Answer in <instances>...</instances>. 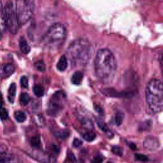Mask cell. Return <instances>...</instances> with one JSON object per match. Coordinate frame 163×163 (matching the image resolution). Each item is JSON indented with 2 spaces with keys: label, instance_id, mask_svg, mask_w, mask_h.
Masks as SVG:
<instances>
[{
  "label": "cell",
  "instance_id": "obj_35",
  "mask_svg": "<svg viewBox=\"0 0 163 163\" xmlns=\"http://www.w3.org/2000/svg\"><path fill=\"white\" fill-rule=\"evenodd\" d=\"M7 148L3 144H0V154H3L7 152Z\"/></svg>",
  "mask_w": 163,
  "mask_h": 163
},
{
  "label": "cell",
  "instance_id": "obj_26",
  "mask_svg": "<svg viewBox=\"0 0 163 163\" xmlns=\"http://www.w3.org/2000/svg\"><path fill=\"white\" fill-rule=\"evenodd\" d=\"M8 118V114L7 110L3 107H0V119L1 120H7Z\"/></svg>",
  "mask_w": 163,
  "mask_h": 163
},
{
  "label": "cell",
  "instance_id": "obj_7",
  "mask_svg": "<svg viewBox=\"0 0 163 163\" xmlns=\"http://www.w3.org/2000/svg\"><path fill=\"white\" fill-rule=\"evenodd\" d=\"M65 93L58 91L55 93L48 104V113L52 116H56L62 110L63 101L65 98Z\"/></svg>",
  "mask_w": 163,
  "mask_h": 163
},
{
  "label": "cell",
  "instance_id": "obj_6",
  "mask_svg": "<svg viewBox=\"0 0 163 163\" xmlns=\"http://www.w3.org/2000/svg\"><path fill=\"white\" fill-rule=\"evenodd\" d=\"M4 17L6 28L11 34H16L18 32L20 24L18 17L12 2L8 1L7 3L4 8Z\"/></svg>",
  "mask_w": 163,
  "mask_h": 163
},
{
  "label": "cell",
  "instance_id": "obj_19",
  "mask_svg": "<svg viewBox=\"0 0 163 163\" xmlns=\"http://www.w3.org/2000/svg\"><path fill=\"white\" fill-rule=\"evenodd\" d=\"M31 145L33 148H38L41 145V139L39 136H33L31 139Z\"/></svg>",
  "mask_w": 163,
  "mask_h": 163
},
{
  "label": "cell",
  "instance_id": "obj_18",
  "mask_svg": "<svg viewBox=\"0 0 163 163\" xmlns=\"http://www.w3.org/2000/svg\"><path fill=\"white\" fill-rule=\"evenodd\" d=\"M14 117H15V120L18 122H20V123L24 122L26 120V113L22 111L15 112L14 113Z\"/></svg>",
  "mask_w": 163,
  "mask_h": 163
},
{
  "label": "cell",
  "instance_id": "obj_38",
  "mask_svg": "<svg viewBox=\"0 0 163 163\" xmlns=\"http://www.w3.org/2000/svg\"><path fill=\"white\" fill-rule=\"evenodd\" d=\"M129 146H130L131 148H133V149H135V148H136V145H135V143H131Z\"/></svg>",
  "mask_w": 163,
  "mask_h": 163
},
{
  "label": "cell",
  "instance_id": "obj_29",
  "mask_svg": "<svg viewBox=\"0 0 163 163\" xmlns=\"http://www.w3.org/2000/svg\"><path fill=\"white\" fill-rule=\"evenodd\" d=\"M20 84H21V86L24 88H28V86H29V81H28V78L26 76H23L20 78Z\"/></svg>",
  "mask_w": 163,
  "mask_h": 163
},
{
  "label": "cell",
  "instance_id": "obj_11",
  "mask_svg": "<svg viewBox=\"0 0 163 163\" xmlns=\"http://www.w3.org/2000/svg\"><path fill=\"white\" fill-rule=\"evenodd\" d=\"M84 78V75L80 71H76L75 72L73 75H72L71 78V83L75 86H79L81 84Z\"/></svg>",
  "mask_w": 163,
  "mask_h": 163
},
{
  "label": "cell",
  "instance_id": "obj_28",
  "mask_svg": "<svg viewBox=\"0 0 163 163\" xmlns=\"http://www.w3.org/2000/svg\"><path fill=\"white\" fill-rule=\"evenodd\" d=\"M112 152H113V154H114L115 155L119 156H122V154H123V151H122L121 148L117 146H113L112 148Z\"/></svg>",
  "mask_w": 163,
  "mask_h": 163
},
{
  "label": "cell",
  "instance_id": "obj_16",
  "mask_svg": "<svg viewBox=\"0 0 163 163\" xmlns=\"http://www.w3.org/2000/svg\"><path fill=\"white\" fill-rule=\"evenodd\" d=\"M6 28L4 17V8L2 2L0 0V30H4Z\"/></svg>",
  "mask_w": 163,
  "mask_h": 163
},
{
  "label": "cell",
  "instance_id": "obj_24",
  "mask_svg": "<svg viewBox=\"0 0 163 163\" xmlns=\"http://www.w3.org/2000/svg\"><path fill=\"white\" fill-rule=\"evenodd\" d=\"M82 126L86 128V129H92L93 128V125H92V122H91V121L90 119H84L82 122Z\"/></svg>",
  "mask_w": 163,
  "mask_h": 163
},
{
  "label": "cell",
  "instance_id": "obj_25",
  "mask_svg": "<svg viewBox=\"0 0 163 163\" xmlns=\"http://www.w3.org/2000/svg\"><path fill=\"white\" fill-rule=\"evenodd\" d=\"M34 66L37 70L41 72H44L45 71V65L42 61H38L34 64Z\"/></svg>",
  "mask_w": 163,
  "mask_h": 163
},
{
  "label": "cell",
  "instance_id": "obj_36",
  "mask_svg": "<svg viewBox=\"0 0 163 163\" xmlns=\"http://www.w3.org/2000/svg\"><path fill=\"white\" fill-rule=\"evenodd\" d=\"M4 104V101H3V98L2 94L0 92V107H3Z\"/></svg>",
  "mask_w": 163,
  "mask_h": 163
},
{
  "label": "cell",
  "instance_id": "obj_4",
  "mask_svg": "<svg viewBox=\"0 0 163 163\" xmlns=\"http://www.w3.org/2000/svg\"><path fill=\"white\" fill-rule=\"evenodd\" d=\"M66 36V29L61 23H55L43 34L42 42L48 48L55 49L63 44Z\"/></svg>",
  "mask_w": 163,
  "mask_h": 163
},
{
  "label": "cell",
  "instance_id": "obj_10",
  "mask_svg": "<svg viewBox=\"0 0 163 163\" xmlns=\"http://www.w3.org/2000/svg\"><path fill=\"white\" fill-rule=\"evenodd\" d=\"M104 95L108 96H112V97H119V96H127L129 95L128 92H122L119 93L116 92L113 89H105V90L103 91Z\"/></svg>",
  "mask_w": 163,
  "mask_h": 163
},
{
  "label": "cell",
  "instance_id": "obj_30",
  "mask_svg": "<svg viewBox=\"0 0 163 163\" xmlns=\"http://www.w3.org/2000/svg\"><path fill=\"white\" fill-rule=\"evenodd\" d=\"M151 126H152V122L150 121H147L145 122L144 123H143L140 127H139V129L142 131H144V129L148 130L151 127Z\"/></svg>",
  "mask_w": 163,
  "mask_h": 163
},
{
  "label": "cell",
  "instance_id": "obj_27",
  "mask_svg": "<svg viewBox=\"0 0 163 163\" xmlns=\"http://www.w3.org/2000/svg\"><path fill=\"white\" fill-rule=\"evenodd\" d=\"M135 159L136 161H141V162H147L148 160V158L146 156L143 155V154H136Z\"/></svg>",
  "mask_w": 163,
  "mask_h": 163
},
{
  "label": "cell",
  "instance_id": "obj_37",
  "mask_svg": "<svg viewBox=\"0 0 163 163\" xmlns=\"http://www.w3.org/2000/svg\"><path fill=\"white\" fill-rule=\"evenodd\" d=\"M6 162V159L3 158V157H0V163H5Z\"/></svg>",
  "mask_w": 163,
  "mask_h": 163
},
{
  "label": "cell",
  "instance_id": "obj_9",
  "mask_svg": "<svg viewBox=\"0 0 163 163\" xmlns=\"http://www.w3.org/2000/svg\"><path fill=\"white\" fill-rule=\"evenodd\" d=\"M15 71V67L12 64H6L0 68V77L5 78L9 77Z\"/></svg>",
  "mask_w": 163,
  "mask_h": 163
},
{
  "label": "cell",
  "instance_id": "obj_2",
  "mask_svg": "<svg viewBox=\"0 0 163 163\" xmlns=\"http://www.w3.org/2000/svg\"><path fill=\"white\" fill-rule=\"evenodd\" d=\"M146 101L148 107L154 113H159L163 107V85L158 79H152L146 88Z\"/></svg>",
  "mask_w": 163,
  "mask_h": 163
},
{
  "label": "cell",
  "instance_id": "obj_20",
  "mask_svg": "<svg viewBox=\"0 0 163 163\" xmlns=\"http://www.w3.org/2000/svg\"><path fill=\"white\" fill-rule=\"evenodd\" d=\"M30 100H31V98L28 93H22V94L20 95V101L22 105L24 106L27 105V104L30 103Z\"/></svg>",
  "mask_w": 163,
  "mask_h": 163
},
{
  "label": "cell",
  "instance_id": "obj_17",
  "mask_svg": "<svg viewBox=\"0 0 163 163\" xmlns=\"http://www.w3.org/2000/svg\"><path fill=\"white\" fill-rule=\"evenodd\" d=\"M69 135V131L68 129H62L57 131L54 133V135L56 137L59 139H66L68 138Z\"/></svg>",
  "mask_w": 163,
  "mask_h": 163
},
{
  "label": "cell",
  "instance_id": "obj_23",
  "mask_svg": "<svg viewBox=\"0 0 163 163\" xmlns=\"http://www.w3.org/2000/svg\"><path fill=\"white\" fill-rule=\"evenodd\" d=\"M96 123L98 124V126L100 129H101L102 131H103L104 132H109V129L108 128L107 125L105 124V122H104L103 121L101 120V119H98L96 120Z\"/></svg>",
  "mask_w": 163,
  "mask_h": 163
},
{
  "label": "cell",
  "instance_id": "obj_32",
  "mask_svg": "<svg viewBox=\"0 0 163 163\" xmlns=\"http://www.w3.org/2000/svg\"><path fill=\"white\" fill-rule=\"evenodd\" d=\"M51 148L52 152H53L54 154H56L59 153V151H60V148L58 147L57 145H55V144H52L51 146Z\"/></svg>",
  "mask_w": 163,
  "mask_h": 163
},
{
  "label": "cell",
  "instance_id": "obj_34",
  "mask_svg": "<svg viewBox=\"0 0 163 163\" xmlns=\"http://www.w3.org/2000/svg\"><path fill=\"white\" fill-rule=\"evenodd\" d=\"M68 159L71 162H73L76 161V158H75L74 154L73 153H71V154H69L68 157Z\"/></svg>",
  "mask_w": 163,
  "mask_h": 163
},
{
  "label": "cell",
  "instance_id": "obj_21",
  "mask_svg": "<svg viewBox=\"0 0 163 163\" xmlns=\"http://www.w3.org/2000/svg\"><path fill=\"white\" fill-rule=\"evenodd\" d=\"M82 137L87 141H92L93 140H94L96 137V136L95 133L89 131L84 134Z\"/></svg>",
  "mask_w": 163,
  "mask_h": 163
},
{
  "label": "cell",
  "instance_id": "obj_33",
  "mask_svg": "<svg viewBox=\"0 0 163 163\" xmlns=\"http://www.w3.org/2000/svg\"><path fill=\"white\" fill-rule=\"evenodd\" d=\"M102 162H103V158H102V157L100 156H96L91 161V163H102Z\"/></svg>",
  "mask_w": 163,
  "mask_h": 163
},
{
  "label": "cell",
  "instance_id": "obj_12",
  "mask_svg": "<svg viewBox=\"0 0 163 163\" xmlns=\"http://www.w3.org/2000/svg\"><path fill=\"white\" fill-rule=\"evenodd\" d=\"M56 67L58 70L60 71H64L66 70L67 67H68V59H67V57L66 56L63 55L60 57Z\"/></svg>",
  "mask_w": 163,
  "mask_h": 163
},
{
  "label": "cell",
  "instance_id": "obj_8",
  "mask_svg": "<svg viewBox=\"0 0 163 163\" xmlns=\"http://www.w3.org/2000/svg\"><path fill=\"white\" fill-rule=\"evenodd\" d=\"M159 141L154 137H147L145 138L143 142V146L147 150L153 151L158 149L159 147Z\"/></svg>",
  "mask_w": 163,
  "mask_h": 163
},
{
  "label": "cell",
  "instance_id": "obj_15",
  "mask_svg": "<svg viewBox=\"0 0 163 163\" xmlns=\"http://www.w3.org/2000/svg\"><path fill=\"white\" fill-rule=\"evenodd\" d=\"M33 92L36 96L40 98L42 97L43 94H44L45 90L41 85H36L33 87Z\"/></svg>",
  "mask_w": 163,
  "mask_h": 163
},
{
  "label": "cell",
  "instance_id": "obj_5",
  "mask_svg": "<svg viewBox=\"0 0 163 163\" xmlns=\"http://www.w3.org/2000/svg\"><path fill=\"white\" fill-rule=\"evenodd\" d=\"M15 8L20 25H24L33 17L34 0H16Z\"/></svg>",
  "mask_w": 163,
  "mask_h": 163
},
{
  "label": "cell",
  "instance_id": "obj_31",
  "mask_svg": "<svg viewBox=\"0 0 163 163\" xmlns=\"http://www.w3.org/2000/svg\"><path fill=\"white\" fill-rule=\"evenodd\" d=\"M82 145V141L78 138H75L73 142V147L75 148L79 147Z\"/></svg>",
  "mask_w": 163,
  "mask_h": 163
},
{
  "label": "cell",
  "instance_id": "obj_13",
  "mask_svg": "<svg viewBox=\"0 0 163 163\" xmlns=\"http://www.w3.org/2000/svg\"><path fill=\"white\" fill-rule=\"evenodd\" d=\"M19 45H20V51H22L23 54H28L30 53V52L31 51V47L30 46V45H28V42H26V40L24 38H21L20 39Z\"/></svg>",
  "mask_w": 163,
  "mask_h": 163
},
{
  "label": "cell",
  "instance_id": "obj_22",
  "mask_svg": "<svg viewBox=\"0 0 163 163\" xmlns=\"http://www.w3.org/2000/svg\"><path fill=\"white\" fill-rule=\"evenodd\" d=\"M123 119H124L123 113L120 112V111L117 112V113H116L115 117V124L118 126H121V124L122 123V121H123Z\"/></svg>",
  "mask_w": 163,
  "mask_h": 163
},
{
  "label": "cell",
  "instance_id": "obj_14",
  "mask_svg": "<svg viewBox=\"0 0 163 163\" xmlns=\"http://www.w3.org/2000/svg\"><path fill=\"white\" fill-rule=\"evenodd\" d=\"M16 94V85L15 83H12L8 89V100L10 103H13L14 102V97Z\"/></svg>",
  "mask_w": 163,
  "mask_h": 163
},
{
  "label": "cell",
  "instance_id": "obj_40",
  "mask_svg": "<svg viewBox=\"0 0 163 163\" xmlns=\"http://www.w3.org/2000/svg\"><path fill=\"white\" fill-rule=\"evenodd\" d=\"M107 163H112V162H107Z\"/></svg>",
  "mask_w": 163,
  "mask_h": 163
},
{
  "label": "cell",
  "instance_id": "obj_39",
  "mask_svg": "<svg viewBox=\"0 0 163 163\" xmlns=\"http://www.w3.org/2000/svg\"><path fill=\"white\" fill-rule=\"evenodd\" d=\"M3 38V34L1 32V30H0V41H1Z\"/></svg>",
  "mask_w": 163,
  "mask_h": 163
},
{
  "label": "cell",
  "instance_id": "obj_3",
  "mask_svg": "<svg viewBox=\"0 0 163 163\" xmlns=\"http://www.w3.org/2000/svg\"><path fill=\"white\" fill-rule=\"evenodd\" d=\"M91 48V44L87 40H75L67 49V57L73 65L84 64L89 59Z\"/></svg>",
  "mask_w": 163,
  "mask_h": 163
},
{
  "label": "cell",
  "instance_id": "obj_1",
  "mask_svg": "<svg viewBox=\"0 0 163 163\" xmlns=\"http://www.w3.org/2000/svg\"><path fill=\"white\" fill-rule=\"evenodd\" d=\"M117 61L112 52L108 48L100 49L94 59V69L97 77L104 83L113 80L117 72Z\"/></svg>",
  "mask_w": 163,
  "mask_h": 163
}]
</instances>
